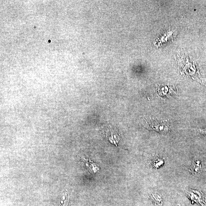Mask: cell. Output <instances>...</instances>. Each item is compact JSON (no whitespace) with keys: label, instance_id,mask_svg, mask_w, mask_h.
I'll return each mask as SVG.
<instances>
[{"label":"cell","instance_id":"3957f363","mask_svg":"<svg viewBox=\"0 0 206 206\" xmlns=\"http://www.w3.org/2000/svg\"><path fill=\"white\" fill-rule=\"evenodd\" d=\"M84 163H85L87 169L91 173H96L99 170V168L97 165L92 161H88V160L85 159V158H82Z\"/></svg>","mask_w":206,"mask_h":206},{"label":"cell","instance_id":"8992f818","mask_svg":"<svg viewBox=\"0 0 206 206\" xmlns=\"http://www.w3.org/2000/svg\"><path fill=\"white\" fill-rule=\"evenodd\" d=\"M164 163V162L163 159L158 156L154 157L153 159L152 160L153 166L156 168H159L161 167Z\"/></svg>","mask_w":206,"mask_h":206},{"label":"cell","instance_id":"ba28073f","mask_svg":"<svg viewBox=\"0 0 206 206\" xmlns=\"http://www.w3.org/2000/svg\"><path fill=\"white\" fill-rule=\"evenodd\" d=\"M177 206H183L181 204H178V205H177Z\"/></svg>","mask_w":206,"mask_h":206},{"label":"cell","instance_id":"52a82bcc","mask_svg":"<svg viewBox=\"0 0 206 206\" xmlns=\"http://www.w3.org/2000/svg\"><path fill=\"white\" fill-rule=\"evenodd\" d=\"M198 131H199V132L201 133V134L206 135V128L199 129L198 130Z\"/></svg>","mask_w":206,"mask_h":206},{"label":"cell","instance_id":"6da1fadb","mask_svg":"<svg viewBox=\"0 0 206 206\" xmlns=\"http://www.w3.org/2000/svg\"><path fill=\"white\" fill-rule=\"evenodd\" d=\"M145 125L149 129L161 133L167 132L169 129V125L167 121L159 118L146 119Z\"/></svg>","mask_w":206,"mask_h":206},{"label":"cell","instance_id":"277c9868","mask_svg":"<svg viewBox=\"0 0 206 206\" xmlns=\"http://www.w3.org/2000/svg\"><path fill=\"white\" fill-rule=\"evenodd\" d=\"M189 169V171L193 174H199L202 169L201 162L198 160H195Z\"/></svg>","mask_w":206,"mask_h":206},{"label":"cell","instance_id":"5b68a950","mask_svg":"<svg viewBox=\"0 0 206 206\" xmlns=\"http://www.w3.org/2000/svg\"><path fill=\"white\" fill-rule=\"evenodd\" d=\"M150 198L153 204L156 206H162L163 198L160 195L157 193H152L150 195Z\"/></svg>","mask_w":206,"mask_h":206},{"label":"cell","instance_id":"7a4b0ae2","mask_svg":"<svg viewBox=\"0 0 206 206\" xmlns=\"http://www.w3.org/2000/svg\"><path fill=\"white\" fill-rule=\"evenodd\" d=\"M184 193L192 201L201 204H204V197L201 191L185 188L183 189Z\"/></svg>","mask_w":206,"mask_h":206}]
</instances>
